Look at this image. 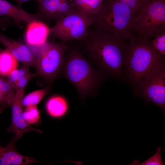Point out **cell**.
<instances>
[{"instance_id":"7","label":"cell","mask_w":165,"mask_h":165,"mask_svg":"<svg viewBox=\"0 0 165 165\" xmlns=\"http://www.w3.org/2000/svg\"><path fill=\"white\" fill-rule=\"evenodd\" d=\"M67 42H46L38 48L35 65L38 72L45 78L52 80L55 78L64 61L68 49Z\"/></svg>"},{"instance_id":"9","label":"cell","mask_w":165,"mask_h":165,"mask_svg":"<svg viewBox=\"0 0 165 165\" xmlns=\"http://www.w3.org/2000/svg\"><path fill=\"white\" fill-rule=\"evenodd\" d=\"M24 90L20 89L16 90L11 105L12 109V121L10 126L7 129L8 132L14 134L18 139L28 132L35 131L39 133L42 132L41 130L31 127L24 119L22 100L24 97Z\"/></svg>"},{"instance_id":"27","label":"cell","mask_w":165,"mask_h":165,"mask_svg":"<svg viewBox=\"0 0 165 165\" xmlns=\"http://www.w3.org/2000/svg\"><path fill=\"white\" fill-rule=\"evenodd\" d=\"M13 23H13L7 17L2 18L0 16V25L1 26V27L3 28H4L7 25L12 24Z\"/></svg>"},{"instance_id":"26","label":"cell","mask_w":165,"mask_h":165,"mask_svg":"<svg viewBox=\"0 0 165 165\" xmlns=\"http://www.w3.org/2000/svg\"><path fill=\"white\" fill-rule=\"evenodd\" d=\"M35 74L32 73L29 71L20 78L17 81L15 88L16 90L20 89H24L28 81L32 78L34 77Z\"/></svg>"},{"instance_id":"15","label":"cell","mask_w":165,"mask_h":165,"mask_svg":"<svg viewBox=\"0 0 165 165\" xmlns=\"http://www.w3.org/2000/svg\"><path fill=\"white\" fill-rule=\"evenodd\" d=\"M48 114L55 118H61L65 116L68 109L67 101L63 97L55 96L50 98L46 104Z\"/></svg>"},{"instance_id":"22","label":"cell","mask_w":165,"mask_h":165,"mask_svg":"<svg viewBox=\"0 0 165 165\" xmlns=\"http://www.w3.org/2000/svg\"><path fill=\"white\" fill-rule=\"evenodd\" d=\"M162 147L158 146L157 148L156 152L150 158L140 163L138 160H134L133 162L129 165H163V163L161 151Z\"/></svg>"},{"instance_id":"24","label":"cell","mask_w":165,"mask_h":165,"mask_svg":"<svg viewBox=\"0 0 165 165\" xmlns=\"http://www.w3.org/2000/svg\"><path fill=\"white\" fill-rule=\"evenodd\" d=\"M151 0H119L118 1L128 7L134 15L145 6Z\"/></svg>"},{"instance_id":"13","label":"cell","mask_w":165,"mask_h":165,"mask_svg":"<svg viewBox=\"0 0 165 165\" xmlns=\"http://www.w3.org/2000/svg\"><path fill=\"white\" fill-rule=\"evenodd\" d=\"M50 29L40 20L34 21L28 24L26 34V42L32 46L45 43L50 34Z\"/></svg>"},{"instance_id":"4","label":"cell","mask_w":165,"mask_h":165,"mask_svg":"<svg viewBox=\"0 0 165 165\" xmlns=\"http://www.w3.org/2000/svg\"><path fill=\"white\" fill-rule=\"evenodd\" d=\"M65 65L66 76L76 88L82 99L91 94L99 83V72L76 50L70 52Z\"/></svg>"},{"instance_id":"28","label":"cell","mask_w":165,"mask_h":165,"mask_svg":"<svg viewBox=\"0 0 165 165\" xmlns=\"http://www.w3.org/2000/svg\"><path fill=\"white\" fill-rule=\"evenodd\" d=\"M16 2L19 4H22V3L31 0H16ZM37 1L38 2L39 0H34Z\"/></svg>"},{"instance_id":"14","label":"cell","mask_w":165,"mask_h":165,"mask_svg":"<svg viewBox=\"0 0 165 165\" xmlns=\"http://www.w3.org/2000/svg\"><path fill=\"white\" fill-rule=\"evenodd\" d=\"M16 92L8 77L0 75V113L11 105Z\"/></svg>"},{"instance_id":"6","label":"cell","mask_w":165,"mask_h":165,"mask_svg":"<svg viewBox=\"0 0 165 165\" xmlns=\"http://www.w3.org/2000/svg\"><path fill=\"white\" fill-rule=\"evenodd\" d=\"M93 18L76 10L55 21L50 34L63 42L81 40L86 36Z\"/></svg>"},{"instance_id":"16","label":"cell","mask_w":165,"mask_h":165,"mask_svg":"<svg viewBox=\"0 0 165 165\" xmlns=\"http://www.w3.org/2000/svg\"><path fill=\"white\" fill-rule=\"evenodd\" d=\"M18 60L7 50L0 53V75L8 76L17 69Z\"/></svg>"},{"instance_id":"8","label":"cell","mask_w":165,"mask_h":165,"mask_svg":"<svg viewBox=\"0 0 165 165\" xmlns=\"http://www.w3.org/2000/svg\"><path fill=\"white\" fill-rule=\"evenodd\" d=\"M135 97H139L146 103L152 102L165 113V64L156 66L145 76L135 89Z\"/></svg>"},{"instance_id":"29","label":"cell","mask_w":165,"mask_h":165,"mask_svg":"<svg viewBox=\"0 0 165 165\" xmlns=\"http://www.w3.org/2000/svg\"><path fill=\"white\" fill-rule=\"evenodd\" d=\"M6 147H3L0 145V154L3 152L6 149Z\"/></svg>"},{"instance_id":"18","label":"cell","mask_w":165,"mask_h":165,"mask_svg":"<svg viewBox=\"0 0 165 165\" xmlns=\"http://www.w3.org/2000/svg\"><path fill=\"white\" fill-rule=\"evenodd\" d=\"M62 0H39L38 8L43 18L53 20L60 4Z\"/></svg>"},{"instance_id":"5","label":"cell","mask_w":165,"mask_h":165,"mask_svg":"<svg viewBox=\"0 0 165 165\" xmlns=\"http://www.w3.org/2000/svg\"><path fill=\"white\" fill-rule=\"evenodd\" d=\"M131 29L138 37L148 40L165 31V0H151L134 15Z\"/></svg>"},{"instance_id":"10","label":"cell","mask_w":165,"mask_h":165,"mask_svg":"<svg viewBox=\"0 0 165 165\" xmlns=\"http://www.w3.org/2000/svg\"><path fill=\"white\" fill-rule=\"evenodd\" d=\"M0 43L23 64L35 65L36 60L29 49L24 44L4 35L0 32Z\"/></svg>"},{"instance_id":"1","label":"cell","mask_w":165,"mask_h":165,"mask_svg":"<svg viewBox=\"0 0 165 165\" xmlns=\"http://www.w3.org/2000/svg\"><path fill=\"white\" fill-rule=\"evenodd\" d=\"M126 40L89 27L82 41L87 55L102 71L119 80L125 79L123 62Z\"/></svg>"},{"instance_id":"30","label":"cell","mask_w":165,"mask_h":165,"mask_svg":"<svg viewBox=\"0 0 165 165\" xmlns=\"http://www.w3.org/2000/svg\"><path fill=\"white\" fill-rule=\"evenodd\" d=\"M3 50L0 48V53Z\"/></svg>"},{"instance_id":"19","label":"cell","mask_w":165,"mask_h":165,"mask_svg":"<svg viewBox=\"0 0 165 165\" xmlns=\"http://www.w3.org/2000/svg\"><path fill=\"white\" fill-rule=\"evenodd\" d=\"M47 92L46 88L35 91L24 97L22 100L23 107L29 105H36L42 100Z\"/></svg>"},{"instance_id":"25","label":"cell","mask_w":165,"mask_h":165,"mask_svg":"<svg viewBox=\"0 0 165 165\" xmlns=\"http://www.w3.org/2000/svg\"><path fill=\"white\" fill-rule=\"evenodd\" d=\"M28 67L23 65L20 68L16 69L13 71L8 76H7L15 88V85L18 79L29 71Z\"/></svg>"},{"instance_id":"21","label":"cell","mask_w":165,"mask_h":165,"mask_svg":"<svg viewBox=\"0 0 165 165\" xmlns=\"http://www.w3.org/2000/svg\"><path fill=\"white\" fill-rule=\"evenodd\" d=\"M23 112L24 119L28 124H34L40 119L39 111L36 105H31L26 107Z\"/></svg>"},{"instance_id":"3","label":"cell","mask_w":165,"mask_h":165,"mask_svg":"<svg viewBox=\"0 0 165 165\" xmlns=\"http://www.w3.org/2000/svg\"><path fill=\"white\" fill-rule=\"evenodd\" d=\"M134 16L130 9L120 2L104 0L90 27L129 40L136 37L131 29Z\"/></svg>"},{"instance_id":"23","label":"cell","mask_w":165,"mask_h":165,"mask_svg":"<svg viewBox=\"0 0 165 165\" xmlns=\"http://www.w3.org/2000/svg\"><path fill=\"white\" fill-rule=\"evenodd\" d=\"M154 48L160 54L165 55V31L160 33L150 40Z\"/></svg>"},{"instance_id":"31","label":"cell","mask_w":165,"mask_h":165,"mask_svg":"<svg viewBox=\"0 0 165 165\" xmlns=\"http://www.w3.org/2000/svg\"><path fill=\"white\" fill-rule=\"evenodd\" d=\"M115 0V1H119V0Z\"/></svg>"},{"instance_id":"17","label":"cell","mask_w":165,"mask_h":165,"mask_svg":"<svg viewBox=\"0 0 165 165\" xmlns=\"http://www.w3.org/2000/svg\"><path fill=\"white\" fill-rule=\"evenodd\" d=\"M104 0H74L77 9L90 16H94L99 11Z\"/></svg>"},{"instance_id":"20","label":"cell","mask_w":165,"mask_h":165,"mask_svg":"<svg viewBox=\"0 0 165 165\" xmlns=\"http://www.w3.org/2000/svg\"><path fill=\"white\" fill-rule=\"evenodd\" d=\"M76 10L74 0H62L58 7L53 20L56 21Z\"/></svg>"},{"instance_id":"12","label":"cell","mask_w":165,"mask_h":165,"mask_svg":"<svg viewBox=\"0 0 165 165\" xmlns=\"http://www.w3.org/2000/svg\"><path fill=\"white\" fill-rule=\"evenodd\" d=\"M18 139L14 136L0 154V165H24L34 163H43L34 158L24 156L16 149L15 144Z\"/></svg>"},{"instance_id":"2","label":"cell","mask_w":165,"mask_h":165,"mask_svg":"<svg viewBox=\"0 0 165 165\" xmlns=\"http://www.w3.org/2000/svg\"><path fill=\"white\" fill-rule=\"evenodd\" d=\"M164 60L165 56L154 48L150 40L139 37L129 40L124 53L125 79L136 89L147 75Z\"/></svg>"},{"instance_id":"11","label":"cell","mask_w":165,"mask_h":165,"mask_svg":"<svg viewBox=\"0 0 165 165\" xmlns=\"http://www.w3.org/2000/svg\"><path fill=\"white\" fill-rule=\"evenodd\" d=\"M2 16L12 18L15 23H27L29 24L43 18L39 13L30 14L20 6L12 4L6 0H0V16Z\"/></svg>"}]
</instances>
